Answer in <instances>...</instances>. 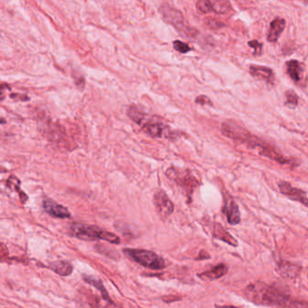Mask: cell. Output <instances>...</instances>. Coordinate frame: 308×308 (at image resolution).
Here are the masks:
<instances>
[{
  "label": "cell",
  "mask_w": 308,
  "mask_h": 308,
  "mask_svg": "<svg viewBox=\"0 0 308 308\" xmlns=\"http://www.w3.org/2000/svg\"><path fill=\"white\" fill-rule=\"evenodd\" d=\"M244 296L255 304L270 306H308V304L292 301L280 289L262 282L251 284L244 290Z\"/></svg>",
  "instance_id": "6da1fadb"
},
{
  "label": "cell",
  "mask_w": 308,
  "mask_h": 308,
  "mask_svg": "<svg viewBox=\"0 0 308 308\" xmlns=\"http://www.w3.org/2000/svg\"><path fill=\"white\" fill-rule=\"evenodd\" d=\"M221 130L224 136L235 141H238L242 144L246 145L249 148H259V153L263 151L268 145L263 140H259L257 136L251 135L245 128L241 127L234 121L223 122L221 127Z\"/></svg>",
  "instance_id": "7a4b0ae2"
},
{
  "label": "cell",
  "mask_w": 308,
  "mask_h": 308,
  "mask_svg": "<svg viewBox=\"0 0 308 308\" xmlns=\"http://www.w3.org/2000/svg\"><path fill=\"white\" fill-rule=\"evenodd\" d=\"M69 233L75 238L82 241H105L112 244H119L120 238L106 230H102L98 227L76 223L69 229Z\"/></svg>",
  "instance_id": "3957f363"
},
{
  "label": "cell",
  "mask_w": 308,
  "mask_h": 308,
  "mask_svg": "<svg viewBox=\"0 0 308 308\" xmlns=\"http://www.w3.org/2000/svg\"><path fill=\"white\" fill-rule=\"evenodd\" d=\"M124 253L135 262L152 270H160L165 267V261L153 251L137 249H125Z\"/></svg>",
  "instance_id": "277c9868"
},
{
  "label": "cell",
  "mask_w": 308,
  "mask_h": 308,
  "mask_svg": "<svg viewBox=\"0 0 308 308\" xmlns=\"http://www.w3.org/2000/svg\"><path fill=\"white\" fill-rule=\"evenodd\" d=\"M166 176L178 186L182 187L188 196H191L195 190L199 187L198 179L187 169L170 167L167 169Z\"/></svg>",
  "instance_id": "5b68a950"
},
{
  "label": "cell",
  "mask_w": 308,
  "mask_h": 308,
  "mask_svg": "<svg viewBox=\"0 0 308 308\" xmlns=\"http://www.w3.org/2000/svg\"><path fill=\"white\" fill-rule=\"evenodd\" d=\"M160 12L162 14L163 19L166 21L168 24L173 25L178 30H182L184 33H190L189 29L185 26L183 14L179 10L172 8L170 5L163 4L160 8Z\"/></svg>",
  "instance_id": "8992f818"
},
{
  "label": "cell",
  "mask_w": 308,
  "mask_h": 308,
  "mask_svg": "<svg viewBox=\"0 0 308 308\" xmlns=\"http://www.w3.org/2000/svg\"><path fill=\"white\" fill-rule=\"evenodd\" d=\"M154 206L160 217L166 220L174 212V204L162 190L157 191L153 196Z\"/></svg>",
  "instance_id": "52a82bcc"
},
{
  "label": "cell",
  "mask_w": 308,
  "mask_h": 308,
  "mask_svg": "<svg viewBox=\"0 0 308 308\" xmlns=\"http://www.w3.org/2000/svg\"><path fill=\"white\" fill-rule=\"evenodd\" d=\"M140 125L142 126V130L145 132L146 134L153 138H170V135H172V133L170 131V128L164 124L155 121L153 119H147V116Z\"/></svg>",
  "instance_id": "ba28073f"
},
{
  "label": "cell",
  "mask_w": 308,
  "mask_h": 308,
  "mask_svg": "<svg viewBox=\"0 0 308 308\" xmlns=\"http://www.w3.org/2000/svg\"><path fill=\"white\" fill-rule=\"evenodd\" d=\"M278 186H279L280 193L284 194L285 196L289 198L292 201H298L308 208V197L304 191L293 187L291 184L288 182H280Z\"/></svg>",
  "instance_id": "9c48e42d"
},
{
  "label": "cell",
  "mask_w": 308,
  "mask_h": 308,
  "mask_svg": "<svg viewBox=\"0 0 308 308\" xmlns=\"http://www.w3.org/2000/svg\"><path fill=\"white\" fill-rule=\"evenodd\" d=\"M223 212L227 219V222L231 225L239 224L241 222V214L239 208L235 200L228 194L224 195Z\"/></svg>",
  "instance_id": "30bf717a"
},
{
  "label": "cell",
  "mask_w": 308,
  "mask_h": 308,
  "mask_svg": "<svg viewBox=\"0 0 308 308\" xmlns=\"http://www.w3.org/2000/svg\"><path fill=\"white\" fill-rule=\"evenodd\" d=\"M43 207L45 212H46L49 215L54 218L59 219H68L70 217V213L69 210L63 206H61L57 203L55 201H52L50 199L45 200L43 203Z\"/></svg>",
  "instance_id": "8fae6325"
},
{
  "label": "cell",
  "mask_w": 308,
  "mask_h": 308,
  "mask_svg": "<svg viewBox=\"0 0 308 308\" xmlns=\"http://www.w3.org/2000/svg\"><path fill=\"white\" fill-rule=\"evenodd\" d=\"M250 74L251 76L255 78L263 80L265 82H268L271 84H273L274 82V74L271 68H267L265 66L252 65L250 66Z\"/></svg>",
  "instance_id": "7c38bea8"
},
{
  "label": "cell",
  "mask_w": 308,
  "mask_h": 308,
  "mask_svg": "<svg viewBox=\"0 0 308 308\" xmlns=\"http://www.w3.org/2000/svg\"><path fill=\"white\" fill-rule=\"evenodd\" d=\"M285 27L286 21L283 18H275L271 23V27L267 36V41L270 43H277Z\"/></svg>",
  "instance_id": "4fadbf2b"
},
{
  "label": "cell",
  "mask_w": 308,
  "mask_h": 308,
  "mask_svg": "<svg viewBox=\"0 0 308 308\" xmlns=\"http://www.w3.org/2000/svg\"><path fill=\"white\" fill-rule=\"evenodd\" d=\"M286 67L289 77L294 82L298 83L302 81V75L304 71V64L302 62L296 60H291L286 62Z\"/></svg>",
  "instance_id": "5bb4252c"
},
{
  "label": "cell",
  "mask_w": 308,
  "mask_h": 308,
  "mask_svg": "<svg viewBox=\"0 0 308 308\" xmlns=\"http://www.w3.org/2000/svg\"><path fill=\"white\" fill-rule=\"evenodd\" d=\"M212 232H213V236L215 238L220 239V241H222L223 243H227V244L234 247H236L238 245L237 241L219 223H215L214 224Z\"/></svg>",
  "instance_id": "9a60e30c"
},
{
  "label": "cell",
  "mask_w": 308,
  "mask_h": 308,
  "mask_svg": "<svg viewBox=\"0 0 308 308\" xmlns=\"http://www.w3.org/2000/svg\"><path fill=\"white\" fill-rule=\"evenodd\" d=\"M49 268L60 276H69L72 273V265L64 260H57L49 264Z\"/></svg>",
  "instance_id": "2e32d148"
},
{
  "label": "cell",
  "mask_w": 308,
  "mask_h": 308,
  "mask_svg": "<svg viewBox=\"0 0 308 308\" xmlns=\"http://www.w3.org/2000/svg\"><path fill=\"white\" fill-rule=\"evenodd\" d=\"M228 271V267L224 264H218L217 266L211 268L210 270L202 273L200 277L201 278H206L210 280H218L220 278H222L223 276L226 274Z\"/></svg>",
  "instance_id": "e0dca14e"
},
{
  "label": "cell",
  "mask_w": 308,
  "mask_h": 308,
  "mask_svg": "<svg viewBox=\"0 0 308 308\" xmlns=\"http://www.w3.org/2000/svg\"><path fill=\"white\" fill-rule=\"evenodd\" d=\"M83 280L87 283L97 288L98 291L101 293L102 296H103L104 299L106 300L107 302H111V299H110L109 296H108V293L105 290V287H104V285L102 283L101 280L96 279L94 277H91V276L87 275H83Z\"/></svg>",
  "instance_id": "ac0fdd59"
},
{
  "label": "cell",
  "mask_w": 308,
  "mask_h": 308,
  "mask_svg": "<svg viewBox=\"0 0 308 308\" xmlns=\"http://www.w3.org/2000/svg\"><path fill=\"white\" fill-rule=\"evenodd\" d=\"M210 3L212 12L216 14H226L232 9L231 4L228 0H208Z\"/></svg>",
  "instance_id": "d6986e66"
},
{
  "label": "cell",
  "mask_w": 308,
  "mask_h": 308,
  "mask_svg": "<svg viewBox=\"0 0 308 308\" xmlns=\"http://www.w3.org/2000/svg\"><path fill=\"white\" fill-rule=\"evenodd\" d=\"M279 267H280V274L287 278H296L300 271V267L291 263H280Z\"/></svg>",
  "instance_id": "ffe728a7"
},
{
  "label": "cell",
  "mask_w": 308,
  "mask_h": 308,
  "mask_svg": "<svg viewBox=\"0 0 308 308\" xmlns=\"http://www.w3.org/2000/svg\"><path fill=\"white\" fill-rule=\"evenodd\" d=\"M127 115L129 117L130 119H132L133 121H134L135 123H137L138 125L142 123V121L144 120L146 118V114L143 111H141L138 107L135 106H131L127 111Z\"/></svg>",
  "instance_id": "44dd1931"
},
{
  "label": "cell",
  "mask_w": 308,
  "mask_h": 308,
  "mask_svg": "<svg viewBox=\"0 0 308 308\" xmlns=\"http://www.w3.org/2000/svg\"><path fill=\"white\" fill-rule=\"evenodd\" d=\"M286 102L285 105L290 109H295L298 104V96L295 91H288L285 93Z\"/></svg>",
  "instance_id": "7402d4cb"
},
{
  "label": "cell",
  "mask_w": 308,
  "mask_h": 308,
  "mask_svg": "<svg viewBox=\"0 0 308 308\" xmlns=\"http://www.w3.org/2000/svg\"><path fill=\"white\" fill-rule=\"evenodd\" d=\"M197 8L200 12L205 13V14L212 12L210 3L208 0H200L197 3Z\"/></svg>",
  "instance_id": "603a6c76"
},
{
  "label": "cell",
  "mask_w": 308,
  "mask_h": 308,
  "mask_svg": "<svg viewBox=\"0 0 308 308\" xmlns=\"http://www.w3.org/2000/svg\"><path fill=\"white\" fill-rule=\"evenodd\" d=\"M173 47H174L175 50H177L178 52L181 53V54H186L187 52L190 51V47L187 46V44L181 41H174Z\"/></svg>",
  "instance_id": "cb8c5ba5"
},
{
  "label": "cell",
  "mask_w": 308,
  "mask_h": 308,
  "mask_svg": "<svg viewBox=\"0 0 308 308\" xmlns=\"http://www.w3.org/2000/svg\"><path fill=\"white\" fill-rule=\"evenodd\" d=\"M248 45H249L250 47L254 48V53H253L254 55H259V54H261L262 47H263L261 43H259V42L256 41V40H253V41L249 42Z\"/></svg>",
  "instance_id": "d4e9b609"
},
{
  "label": "cell",
  "mask_w": 308,
  "mask_h": 308,
  "mask_svg": "<svg viewBox=\"0 0 308 308\" xmlns=\"http://www.w3.org/2000/svg\"><path fill=\"white\" fill-rule=\"evenodd\" d=\"M196 102L199 103L200 105H212V101H211L210 99L207 97V96H205V95H201V96H199L197 99H196Z\"/></svg>",
  "instance_id": "484cf974"
},
{
  "label": "cell",
  "mask_w": 308,
  "mask_h": 308,
  "mask_svg": "<svg viewBox=\"0 0 308 308\" xmlns=\"http://www.w3.org/2000/svg\"><path fill=\"white\" fill-rule=\"evenodd\" d=\"M8 248H7V246H6L5 244L0 243V259L7 258V257H8Z\"/></svg>",
  "instance_id": "4316f807"
},
{
  "label": "cell",
  "mask_w": 308,
  "mask_h": 308,
  "mask_svg": "<svg viewBox=\"0 0 308 308\" xmlns=\"http://www.w3.org/2000/svg\"><path fill=\"white\" fill-rule=\"evenodd\" d=\"M221 22H217V21L215 20H210L209 21V23H207V25L210 27V28H220V27H222L223 25L222 24H220Z\"/></svg>",
  "instance_id": "83f0119b"
},
{
  "label": "cell",
  "mask_w": 308,
  "mask_h": 308,
  "mask_svg": "<svg viewBox=\"0 0 308 308\" xmlns=\"http://www.w3.org/2000/svg\"><path fill=\"white\" fill-rule=\"evenodd\" d=\"M304 1H305V2H307L308 3V0H304Z\"/></svg>",
  "instance_id": "f1b7e54d"
}]
</instances>
